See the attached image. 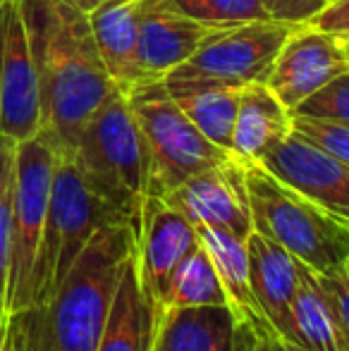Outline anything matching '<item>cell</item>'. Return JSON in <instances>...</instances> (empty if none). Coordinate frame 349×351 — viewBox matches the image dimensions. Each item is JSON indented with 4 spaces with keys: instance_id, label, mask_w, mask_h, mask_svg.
<instances>
[{
    "instance_id": "cell-16",
    "label": "cell",
    "mask_w": 349,
    "mask_h": 351,
    "mask_svg": "<svg viewBox=\"0 0 349 351\" xmlns=\"http://www.w3.org/2000/svg\"><path fill=\"white\" fill-rule=\"evenodd\" d=\"M139 5L141 0H106L86 14L103 65L122 93L146 82L139 65Z\"/></svg>"
},
{
    "instance_id": "cell-30",
    "label": "cell",
    "mask_w": 349,
    "mask_h": 351,
    "mask_svg": "<svg viewBox=\"0 0 349 351\" xmlns=\"http://www.w3.org/2000/svg\"><path fill=\"white\" fill-rule=\"evenodd\" d=\"M309 24L323 29V32L337 34L342 38H349V0L328 3Z\"/></svg>"
},
{
    "instance_id": "cell-6",
    "label": "cell",
    "mask_w": 349,
    "mask_h": 351,
    "mask_svg": "<svg viewBox=\"0 0 349 351\" xmlns=\"http://www.w3.org/2000/svg\"><path fill=\"white\" fill-rule=\"evenodd\" d=\"M149 148V196H165L189 177L234 158L215 146L177 108L163 79H146L127 91Z\"/></svg>"
},
{
    "instance_id": "cell-15",
    "label": "cell",
    "mask_w": 349,
    "mask_h": 351,
    "mask_svg": "<svg viewBox=\"0 0 349 351\" xmlns=\"http://www.w3.org/2000/svg\"><path fill=\"white\" fill-rule=\"evenodd\" d=\"M247 246L252 289L263 318L268 320L280 342L297 344L292 304L299 282V261L256 230H252V234L247 237Z\"/></svg>"
},
{
    "instance_id": "cell-32",
    "label": "cell",
    "mask_w": 349,
    "mask_h": 351,
    "mask_svg": "<svg viewBox=\"0 0 349 351\" xmlns=\"http://www.w3.org/2000/svg\"><path fill=\"white\" fill-rule=\"evenodd\" d=\"M234 351H256V330L247 323L234 328Z\"/></svg>"
},
{
    "instance_id": "cell-22",
    "label": "cell",
    "mask_w": 349,
    "mask_h": 351,
    "mask_svg": "<svg viewBox=\"0 0 349 351\" xmlns=\"http://www.w3.org/2000/svg\"><path fill=\"white\" fill-rule=\"evenodd\" d=\"M292 318L297 330V347L309 351H349V337L321 280L304 263H299Z\"/></svg>"
},
{
    "instance_id": "cell-21",
    "label": "cell",
    "mask_w": 349,
    "mask_h": 351,
    "mask_svg": "<svg viewBox=\"0 0 349 351\" xmlns=\"http://www.w3.org/2000/svg\"><path fill=\"white\" fill-rule=\"evenodd\" d=\"M154 330L156 313L141 289L136 256H132L122 273L96 351H154Z\"/></svg>"
},
{
    "instance_id": "cell-17",
    "label": "cell",
    "mask_w": 349,
    "mask_h": 351,
    "mask_svg": "<svg viewBox=\"0 0 349 351\" xmlns=\"http://www.w3.org/2000/svg\"><path fill=\"white\" fill-rule=\"evenodd\" d=\"M199 241L208 254L220 285H223L228 308L232 311L237 323H247L256 330V335H275L268 320L263 318L258 301L252 289V268H249L247 237L218 227L199 225ZM278 337V335H275Z\"/></svg>"
},
{
    "instance_id": "cell-36",
    "label": "cell",
    "mask_w": 349,
    "mask_h": 351,
    "mask_svg": "<svg viewBox=\"0 0 349 351\" xmlns=\"http://www.w3.org/2000/svg\"><path fill=\"white\" fill-rule=\"evenodd\" d=\"M282 347H285V351H309V349L297 347V344H289V342H282Z\"/></svg>"
},
{
    "instance_id": "cell-12",
    "label": "cell",
    "mask_w": 349,
    "mask_h": 351,
    "mask_svg": "<svg viewBox=\"0 0 349 351\" xmlns=\"http://www.w3.org/2000/svg\"><path fill=\"white\" fill-rule=\"evenodd\" d=\"M160 199L196 227H218L239 237H249L254 230L247 196V162L237 158L189 177Z\"/></svg>"
},
{
    "instance_id": "cell-2",
    "label": "cell",
    "mask_w": 349,
    "mask_h": 351,
    "mask_svg": "<svg viewBox=\"0 0 349 351\" xmlns=\"http://www.w3.org/2000/svg\"><path fill=\"white\" fill-rule=\"evenodd\" d=\"M132 222L96 230L53 299L24 311L34 351H96L122 273L136 251Z\"/></svg>"
},
{
    "instance_id": "cell-13",
    "label": "cell",
    "mask_w": 349,
    "mask_h": 351,
    "mask_svg": "<svg viewBox=\"0 0 349 351\" xmlns=\"http://www.w3.org/2000/svg\"><path fill=\"white\" fill-rule=\"evenodd\" d=\"M261 165L278 180L302 191L321 208L349 225V165L297 132H289L261 158Z\"/></svg>"
},
{
    "instance_id": "cell-33",
    "label": "cell",
    "mask_w": 349,
    "mask_h": 351,
    "mask_svg": "<svg viewBox=\"0 0 349 351\" xmlns=\"http://www.w3.org/2000/svg\"><path fill=\"white\" fill-rule=\"evenodd\" d=\"M256 351H285L275 335H256Z\"/></svg>"
},
{
    "instance_id": "cell-34",
    "label": "cell",
    "mask_w": 349,
    "mask_h": 351,
    "mask_svg": "<svg viewBox=\"0 0 349 351\" xmlns=\"http://www.w3.org/2000/svg\"><path fill=\"white\" fill-rule=\"evenodd\" d=\"M62 3L72 5V8H77V10H82L84 14H88L91 10H96L101 3H106V0H62Z\"/></svg>"
},
{
    "instance_id": "cell-11",
    "label": "cell",
    "mask_w": 349,
    "mask_h": 351,
    "mask_svg": "<svg viewBox=\"0 0 349 351\" xmlns=\"http://www.w3.org/2000/svg\"><path fill=\"white\" fill-rule=\"evenodd\" d=\"M347 70V38L323 32L313 24H299L280 48L265 84L282 101L285 108L294 110L311 93Z\"/></svg>"
},
{
    "instance_id": "cell-10",
    "label": "cell",
    "mask_w": 349,
    "mask_h": 351,
    "mask_svg": "<svg viewBox=\"0 0 349 351\" xmlns=\"http://www.w3.org/2000/svg\"><path fill=\"white\" fill-rule=\"evenodd\" d=\"M199 249V232L160 196H146L136 230V270L154 313L160 311L170 278L180 263Z\"/></svg>"
},
{
    "instance_id": "cell-1",
    "label": "cell",
    "mask_w": 349,
    "mask_h": 351,
    "mask_svg": "<svg viewBox=\"0 0 349 351\" xmlns=\"http://www.w3.org/2000/svg\"><path fill=\"white\" fill-rule=\"evenodd\" d=\"M36 60L43 130L72 153L91 115L115 84L101 60L88 17L62 0H19Z\"/></svg>"
},
{
    "instance_id": "cell-9",
    "label": "cell",
    "mask_w": 349,
    "mask_h": 351,
    "mask_svg": "<svg viewBox=\"0 0 349 351\" xmlns=\"http://www.w3.org/2000/svg\"><path fill=\"white\" fill-rule=\"evenodd\" d=\"M43 130V101L19 0H0V134L32 139Z\"/></svg>"
},
{
    "instance_id": "cell-5",
    "label": "cell",
    "mask_w": 349,
    "mask_h": 351,
    "mask_svg": "<svg viewBox=\"0 0 349 351\" xmlns=\"http://www.w3.org/2000/svg\"><path fill=\"white\" fill-rule=\"evenodd\" d=\"M112 222H132L108 201H103L88 186L82 170L70 153L58 156L53 172L51 201H48L46 227H43L41 249H38L36 270H34V306H46L77 256L84 251L96 230ZM136 225V222H132ZM139 227V225H136Z\"/></svg>"
},
{
    "instance_id": "cell-19",
    "label": "cell",
    "mask_w": 349,
    "mask_h": 351,
    "mask_svg": "<svg viewBox=\"0 0 349 351\" xmlns=\"http://www.w3.org/2000/svg\"><path fill=\"white\" fill-rule=\"evenodd\" d=\"M292 132V110L282 106L268 84L242 88L232 130V153L242 162H258L273 146Z\"/></svg>"
},
{
    "instance_id": "cell-38",
    "label": "cell",
    "mask_w": 349,
    "mask_h": 351,
    "mask_svg": "<svg viewBox=\"0 0 349 351\" xmlns=\"http://www.w3.org/2000/svg\"><path fill=\"white\" fill-rule=\"evenodd\" d=\"M347 48H349V38H347Z\"/></svg>"
},
{
    "instance_id": "cell-35",
    "label": "cell",
    "mask_w": 349,
    "mask_h": 351,
    "mask_svg": "<svg viewBox=\"0 0 349 351\" xmlns=\"http://www.w3.org/2000/svg\"><path fill=\"white\" fill-rule=\"evenodd\" d=\"M10 318V315H8ZM8 318H0V351H3V344H5V332H8Z\"/></svg>"
},
{
    "instance_id": "cell-18",
    "label": "cell",
    "mask_w": 349,
    "mask_h": 351,
    "mask_svg": "<svg viewBox=\"0 0 349 351\" xmlns=\"http://www.w3.org/2000/svg\"><path fill=\"white\" fill-rule=\"evenodd\" d=\"M234 320L228 306H182L156 313L154 351H234Z\"/></svg>"
},
{
    "instance_id": "cell-3",
    "label": "cell",
    "mask_w": 349,
    "mask_h": 351,
    "mask_svg": "<svg viewBox=\"0 0 349 351\" xmlns=\"http://www.w3.org/2000/svg\"><path fill=\"white\" fill-rule=\"evenodd\" d=\"M70 156L88 186L139 225L141 206L149 196V148L127 93L115 88L108 96L82 130Z\"/></svg>"
},
{
    "instance_id": "cell-23",
    "label": "cell",
    "mask_w": 349,
    "mask_h": 351,
    "mask_svg": "<svg viewBox=\"0 0 349 351\" xmlns=\"http://www.w3.org/2000/svg\"><path fill=\"white\" fill-rule=\"evenodd\" d=\"M182 306H228L223 285H220L213 263H210L201 241L199 249L191 251L173 273L160 311L182 308Z\"/></svg>"
},
{
    "instance_id": "cell-25",
    "label": "cell",
    "mask_w": 349,
    "mask_h": 351,
    "mask_svg": "<svg viewBox=\"0 0 349 351\" xmlns=\"http://www.w3.org/2000/svg\"><path fill=\"white\" fill-rule=\"evenodd\" d=\"M175 10L218 27L270 19L261 0H168Z\"/></svg>"
},
{
    "instance_id": "cell-37",
    "label": "cell",
    "mask_w": 349,
    "mask_h": 351,
    "mask_svg": "<svg viewBox=\"0 0 349 351\" xmlns=\"http://www.w3.org/2000/svg\"><path fill=\"white\" fill-rule=\"evenodd\" d=\"M328 3H337V0H326V5H328Z\"/></svg>"
},
{
    "instance_id": "cell-8",
    "label": "cell",
    "mask_w": 349,
    "mask_h": 351,
    "mask_svg": "<svg viewBox=\"0 0 349 351\" xmlns=\"http://www.w3.org/2000/svg\"><path fill=\"white\" fill-rule=\"evenodd\" d=\"M299 24L261 19L223 27L208 36L201 48L168 77L173 79H201L228 86H249L265 84L273 72L275 58Z\"/></svg>"
},
{
    "instance_id": "cell-27",
    "label": "cell",
    "mask_w": 349,
    "mask_h": 351,
    "mask_svg": "<svg viewBox=\"0 0 349 351\" xmlns=\"http://www.w3.org/2000/svg\"><path fill=\"white\" fill-rule=\"evenodd\" d=\"M292 130L313 146L323 148L333 158L349 165V127L335 125V122L313 120V117H302L292 112Z\"/></svg>"
},
{
    "instance_id": "cell-20",
    "label": "cell",
    "mask_w": 349,
    "mask_h": 351,
    "mask_svg": "<svg viewBox=\"0 0 349 351\" xmlns=\"http://www.w3.org/2000/svg\"><path fill=\"white\" fill-rule=\"evenodd\" d=\"M165 88L182 112L208 136L215 146L230 151L232 130L237 120V108L242 88L228 86L218 82H201V79H173L165 77Z\"/></svg>"
},
{
    "instance_id": "cell-26",
    "label": "cell",
    "mask_w": 349,
    "mask_h": 351,
    "mask_svg": "<svg viewBox=\"0 0 349 351\" xmlns=\"http://www.w3.org/2000/svg\"><path fill=\"white\" fill-rule=\"evenodd\" d=\"M292 112L302 117H313V120L349 127V70L337 74L333 82H328L323 88L311 93Z\"/></svg>"
},
{
    "instance_id": "cell-29",
    "label": "cell",
    "mask_w": 349,
    "mask_h": 351,
    "mask_svg": "<svg viewBox=\"0 0 349 351\" xmlns=\"http://www.w3.org/2000/svg\"><path fill=\"white\" fill-rule=\"evenodd\" d=\"M318 275V273H316ZM323 289H326L328 299H330L333 308H335L337 318H340L342 328H345L349 337V258L340 268H335L328 275H318Z\"/></svg>"
},
{
    "instance_id": "cell-7",
    "label": "cell",
    "mask_w": 349,
    "mask_h": 351,
    "mask_svg": "<svg viewBox=\"0 0 349 351\" xmlns=\"http://www.w3.org/2000/svg\"><path fill=\"white\" fill-rule=\"evenodd\" d=\"M60 146L48 130L17 141L12 194V251H10L5 313H22L34 306V270L46 227L53 172Z\"/></svg>"
},
{
    "instance_id": "cell-28",
    "label": "cell",
    "mask_w": 349,
    "mask_h": 351,
    "mask_svg": "<svg viewBox=\"0 0 349 351\" xmlns=\"http://www.w3.org/2000/svg\"><path fill=\"white\" fill-rule=\"evenodd\" d=\"M261 5L275 22L309 24L326 8V0H261Z\"/></svg>"
},
{
    "instance_id": "cell-31",
    "label": "cell",
    "mask_w": 349,
    "mask_h": 351,
    "mask_svg": "<svg viewBox=\"0 0 349 351\" xmlns=\"http://www.w3.org/2000/svg\"><path fill=\"white\" fill-rule=\"evenodd\" d=\"M3 351H34L32 332H29L27 313H12L8 318V332H5Z\"/></svg>"
},
{
    "instance_id": "cell-14",
    "label": "cell",
    "mask_w": 349,
    "mask_h": 351,
    "mask_svg": "<svg viewBox=\"0 0 349 351\" xmlns=\"http://www.w3.org/2000/svg\"><path fill=\"white\" fill-rule=\"evenodd\" d=\"M218 24L194 19L168 0H141L139 5V65L146 79H165L213 36Z\"/></svg>"
},
{
    "instance_id": "cell-4",
    "label": "cell",
    "mask_w": 349,
    "mask_h": 351,
    "mask_svg": "<svg viewBox=\"0 0 349 351\" xmlns=\"http://www.w3.org/2000/svg\"><path fill=\"white\" fill-rule=\"evenodd\" d=\"M247 196L254 230L313 273L328 275L349 258L347 222L285 184L261 162H247Z\"/></svg>"
},
{
    "instance_id": "cell-24",
    "label": "cell",
    "mask_w": 349,
    "mask_h": 351,
    "mask_svg": "<svg viewBox=\"0 0 349 351\" xmlns=\"http://www.w3.org/2000/svg\"><path fill=\"white\" fill-rule=\"evenodd\" d=\"M14 158H17V141L0 134V318H8L5 299H8L10 251H12Z\"/></svg>"
}]
</instances>
